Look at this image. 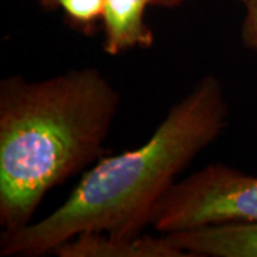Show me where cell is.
<instances>
[{
	"instance_id": "6da1fadb",
	"label": "cell",
	"mask_w": 257,
	"mask_h": 257,
	"mask_svg": "<svg viewBox=\"0 0 257 257\" xmlns=\"http://www.w3.org/2000/svg\"><path fill=\"white\" fill-rule=\"evenodd\" d=\"M229 103L221 80L206 74L179 100L145 145L101 159L55 211L3 230L0 256L40 257L83 233L136 237L180 172L223 133Z\"/></svg>"
},
{
	"instance_id": "7a4b0ae2",
	"label": "cell",
	"mask_w": 257,
	"mask_h": 257,
	"mask_svg": "<svg viewBox=\"0 0 257 257\" xmlns=\"http://www.w3.org/2000/svg\"><path fill=\"white\" fill-rule=\"evenodd\" d=\"M120 92L97 67L0 80V226L32 223L39 204L99 159Z\"/></svg>"
},
{
	"instance_id": "3957f363",
	"label": "cell",
	"mask_w": 257,
	"mask_h": 257,
	"mask_svg": "<svg viewBox=\"0 0 257 257\" xmlns=\"http://www.w3.org/2000/svg\"><path fill=\"white\" fill-rule=\"evenodd\" d=\"M243 221H257V176L213 163L169 189L155 209L152 226L165 234Z\"/></svg>"
},
{
	"instance_id": "277c9868",
	"label": "cell",
	"mask_w": 257,
	"mask_h": 257,
	"mask_svg": "<svg viewBox=\"0 0 257 257\" xmlns=\"http://www.w3.org/2000/svg\"><path fill=\"white\" fill-rule=\"evenodd\" d=\"M165 234L192 257H257V221L210 224Z\"/></svg>"
},
{
	"instance_id": "5b68a950",
	"label": "cell",
	"mask_w": 257,
	"mask_h": 257,
	"mask_svg": "<svg viewBox=\"0 0 257 257\" xmlns=\"http://www.w3.org/2000/svg\"><path fill=\"white\" fill-rule=\"evenodd\" d=\"M60 257H192L170 237H120L107 233H83L55 250Z\"/></svg>"
},
{
	"instance_id": "8992f818",
	"label": "cell",
	"mask_w": 257,
	"mask_h": 257,
	"mask_svg": "<svg viewBox=\"0 0 257 257\" xmlns=\"http://www.w3.org/2000/svg\"><path fill=\"white\" fill-rule=\"evenodd\" d=\"M149 6L163 8V0H106L101 18L104 53L117 56L153 46L155 33L145 19Z\"/></svg>"
},
{
	"instance_id": "52a82bcc",
	"label": "cell",
	"mask_w": 257,
	"mask_h": 257,
	"mask_svg": "<svg viewBox=\"0 0 257 257\" xmlns=\"http://www.w3.org/2000/svg\"><path fill=\"white\" fill-rule=\"evenodd\" d=\"M45 12H63L69 26L90 36L103 18L106 0H37Z\"/></svg>"
},
{
	"instance_id": "ba28073f",
	"label": "cell",
	"mask_w": 257,
	"mask_h": 257,
	"mask_svg": "<svg viewBox=\"0 0 257 257\" xmlns=\"http://www.w3.org/2000/svg\"><path fill=\"white\" fill-rule=\"evenodd\" d=\"M241 42L247 50L257 53V3L246 9L241 23Z\"/></svg>"
},
{
	"instance_id": "9c48e42d",
	"label": "cell",
	"mask_w": 257,
	"mask_h": 257,
	"mask_svg": "<svg viewBox=\"0 0 257 257\" xmlns=\"http://www.w3.org/2000/svg\"><path fill=\"white\" fill-rule=\"evenodd\" d=\"M186 0H163V8L166 9H175L177 6H180Z\"/></svg>"
},
{
	"instance_id": "30bf717a",
	"label": "cell",
	"mask_w": 257,
	"mask_h": 257,
	"mask_svg": "<svg viewBox=\"0 0 257 257\" xmlns=\"http://www.w3.org/2000/svg\"><path fill=\"white\" fill-rule=\"evenodd\" d=\"M231 2H236V3H240L244 6V9H247L250 6H253L254 3H257V0H231Z\"/></svg>"
}]
</instances>
